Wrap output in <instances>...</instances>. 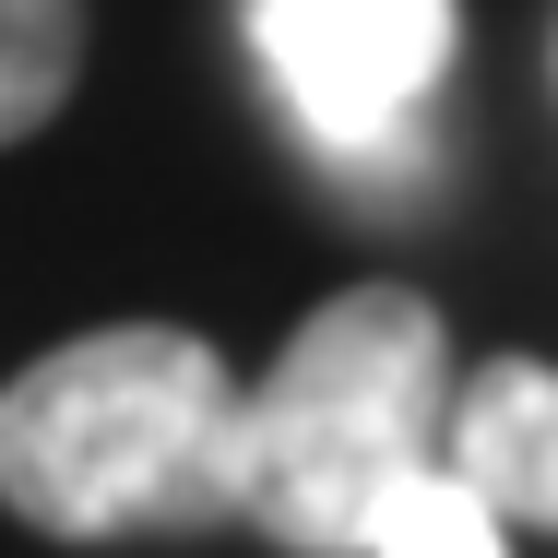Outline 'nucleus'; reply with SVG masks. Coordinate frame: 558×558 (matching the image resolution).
<instances>
[{"label":"nucleus","mask_w":558,"mask_h":558,"mask_svg":"<svg viewBox=\"0 0 558 558\" xmlns=\"http://www.w3.org/2000/svg\"><path fill=\"white\" fill-rule=\"evenodd\" d=\"M250 36L298 131L344 167L392 155L451 72V0H250Z\"/></svg>","instance_id":"nucleus-3"},{"label":"nucleus","mask_w":558,"mask_h":558,"mask_svg":"<svg viewBox=\"0 0 558 558\" xmlns=\"http://www.w3.org/2000/svg\"><path fill=\"white\" fill-rule=\"evenodd\" d=\"M0 511L108 547L238 523V368L179 322H108L0 380Z\"/></svg>","instance_id":"nucleus-1"},{"label":"nucleus","mask_w":558,"mask_h":558,"mask_svg":"<svg viewBox=\"0 0 558 558\" xmlns=\"http://www.w3.org/2000/svg\"><path fill=\"white\" fill-rule=\"evenodd\" d=\"M440 463L499 511V523L558 535V368L547 356H487L475 380H451Z\"/></svg>","instance_id":"nucleus-4"},{"label":"nucleus","mask_w":558,"mask_h":558,"mask_svg":"<svg viewBox=\"0 0 558 558\" xmlns=\"http://www.w3.org/2000/svg\"><path fill=\"white\" fill-rule=\"evenodd\" d=\"M84 84V0H0V143H36Z\"/></svg>","instance_id":"nucleus-5"},{"label":"nucleus","mask_w":558,"mask_h":558,"mask_svg":"<svg viewBox=\"0 0 558 558\" xmlns=\"http://www.w3.org/2000/svg\"><path fill=\"white\" fill-rule=\"evenodd\" d=\"M356 558H511V523H499L451 463H428V475L392 487V511L368 523V547H356Z\"/></svg>","instance_id":"nucleus-6"},{"label":"nucleus","mask_w":558,"mask_h":558,"mask_svg":"<svg viewBox=\"0 0 558 558\" xmlns=\"http://www.w3.org/2000/svg\"><path fill=\"white\" fill-rule=\"evenodd\" d=\"M451 333L416 286L322 298L262 380H238V523L298 558H356L404 475L440 463Z\"/></svg>","instance_id":"nucleus-2"}]
</instances>
